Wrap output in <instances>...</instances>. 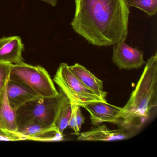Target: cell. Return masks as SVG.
Instances as JSON below:
<instances>
[{"label": "cell", "mask_w": 157, "mask_h": 157, "mask_svg": "<svg viewBox=\"0 0 157 157\" xmlns=\"http://www.w3.org/2000/svg\"><path fill=\"white\" fill-rule=\"evenodd\" d=\"M54 81L73 104L80 106L91 102L101 101L71 72L67 63L60 64Z\"/></svg>", "instance_id": "5b68a950"}, {"label": "cell", "mask_w": 157, "mask_h": 157, "mask_svg": "<svg viewBox=\"0 0 157 157\" xmlns=\"http://www.w3.org/2000/svg\"><path fill=\"white\" fill-rule=\"evenodd\" d=\"M73 111V104L67 96L61 104L55 123V128L59 134L63 135L68 126Z\"/></svg>", "instance_id": "5bb4252c"}, {"label": "cell", "mask_w": 157, "mask_h": 157, "mask_svg": "<svg viewBox=\"0 0 157 157\" xmlns=\"http://www.w3.org/2000/svg\"><path fill=\"white\" fill-rule=\"evenodd\" d=\"M11 65L10 63L0 62V96L7 87V83L10 79Z\"/></svg>", "instance_id": "2e32d148"}, {"label": "cell", "mask_w": 157, "mask_h": 157, "mask_svg": "<svg viewBox=\"0 0 157 157\" xmlns=\"http://www.w3.org/2000/svg\"><path fill=\"white\" fill-rule=\"evenodd\" d=\"M126 2L129 7L140 9L150 17L157 13V0H126Z\"/></svg>", "instance_id": "9a60e30c"}, {"label": "cell", "mask_w": 157, "mask_h": 157, "mask_svg": "<svg viewBox=\"0 0 157 157\" xmlns=\"http://www.w3.org/2000/svg\"><path fill=\"white\" fill-rule=\"evenodd\" d=\"M24 45L19 36L0 38V62L11 64L24 62L22 53Z\"/></svg>", "instance_id": "9c48e42d"}, {"label": "cell", "mask_w": 157, "mask_h": 157, "mask_svg": "<svg viewBox=\"0 0 157 157\" xmlns=\"http://www.w3.org/2000/svg\"><path fill=\"white\" fill-rule=\"evenodd\" d=\"M128 129L121 128L110 129L105 125L79 134L77 140L81 141H109L126 139L130 137Z\"/></svg>", "instance_id": "30bf717a"}, {"label": "cell", "mask_w": 157, "mask_h": 157, "mask_svg": "<svg viewBox=\"0 0 157 157\" xmlns=\"http://www.w3.org/2000/svg\"><path fill=\"white\" fill-rule=\"evenodd\" d=\"M10 80L25 86L42 98L55 97L59 94L49 73L41 66L24 62L12 64Z\"/></svg>", "instance_id": "3957f363"}, {"label": "cell", "mask_w": 157, "mask_h": 157, "mask_svg": "<svg viewBox=\"0 0 157 157\" xmlns=\"http://www.w3.org/2000/svg\"><path fill=\"white\" fill-rule=\"evenodd\" d=\"M0 140L1 141H19L22 140L21 138L13 134H9L0 128Z\"/></svg>", "instance_id": "ac0fdd59"}, {"label": "cell", "mask_w": 157, "mask_h": 157, "mask_svg": "<svg viewBox=\"0 0 157 157\" xmlns=\"http://www.w3.org/2000/svg\"><path fill=\"white\" fill-rule=\"evenodd\" d=\"M17 134L23 140L53 141L63 139L62 135L59 134L56 128L47 127L34 122H28L19 126Z\"/></svg>", "instance_id": "ba28073f"}, {"label": "cell", "mask_w": 157, "mask_h": 157, "mask_svg": "<svg viewBox=\"0 0 157 157\" xmlns=\"http://www.w3.org/2000/svg\"><path fill=\"white\" fill-rule=\"evenodd\" d=\"M0 127L6 133L16 135L23 140L17 134L18 126L16 111L12 108L8 101L7 87L0 96Z\"/></svg>", "instance_id": "4fadbf2b"}, {"label": "cell", "mask_w": 157, "mask_h": 157, "mask_svg": "<svg viewBox=\"0 0 157 157\" xmlns=\"http://www.w3.org/2000/svg\"><path fill=\"white\" fill-rule=\"evenodd\" d=\"M67 95L60 90L58 95L50 98L39 97L28 102L16 111L18 126L30 122L55 128L56 119Z\"/></svg>", "instance_id": "277c9868"}, {"label": "cell", "mask_w": 157, "mask_h": 157, "mask_svg": "<svg viewBox=\"0 0 157 157\" xmlns=\"http://www.w3.org/2000/svg\"><path fill=\"white\" fill-rule=\"evenodd\" d=\"M7 96L10 105L16 111L28 102L41 97L25 86L10 79L7 83Z\"/></svg>", "instance_id": "8fae6325"}, {"label": "cell", "mask_w": 157, "mask_h": 157, "mask_svg": "<svg viewBox=\"0 0 157 157\" xmlns=\"http://www.w3.org/2000/svg\"><path fill=\"white\" fill-rule=\"evenodd\" d=\"M80 107L85 108L90 113L92 124L94 125L97 126L104 122L119 124V117L122 112V107L102 101L84 104Z\"/></svg>", "instance_id": "52a82bcc"}, {"label": "cell", "mask_w": 157, "mask_h": 157, "mask_svg": "<svg viewBox=\"0 0 157 157\" xmlns=\"http://www.w3.org/2000/svg\"><path fill=\"white\" fill-rule=\"evenodd\" d=\"M73 108H74V113H75L77 126L79 130L80 131L82 125L83 123H84L85 118L82 113L80 110V106L79 105H78L73 104Z\"/></svg>", "instance_id": "e0dca14e"}, {"label": "cell", "mask_w": 157, "mask_h": 157, "mask_svg": "<svg viewBox=\"0 0 157 157\" xmlns=\"http://www.w3.org/2000/svg\"><path fill=\"white\" fill-rule=\"evenodd\" d=\"M48 3L53 7H55L57 4L59 0H39Z\"/></svg>", "instance_id": "d6986e66"}, {"label": "cell", "mask_w": 157, "mask_h": 157, "mask_svg": "<svg viewBox=\"0 0 157 157\" xmlns=\"http://www.w3.org/2000/svg\"><path fill=\"white\" fill-rule=\"evenodd\" d=\"M157 105V54L150 58L128 101L119 115L121 128H139Z\"/></svg>", "instance_id": "7a4b0ae2"}, {"label": "cell", "mask_w": 157, "mask_h": 157, "mask_svg": "<svg viewBox=\"0 0 157 157\" xmlns=\"http://www.w3.org/2000/svg\"><path fill=\"white\" fill-rule=\"evenodd\" d=\"M70 70L101 101H106L107 93L103 90V82L96 78L85 67L80 64L69 66Z\"/></svg>", "instance_id": "7c38bea8"}, {"label": "cell", "mask_w": 157, "mask_h": 157, "mask_svg": "<svg viewBox=\"0 0 157 157\" xmlns=\"http://www.w3.org/2000/svg\"><path fill=\"white\" fill-rule=\"evenodd\" d=\"M112 59L120 70H131L141 67L145 63L142 52L128 45L125 42L114 45Z\"/></svg>", "instance_id": "8992f818"}, {"label": "cell", "mask_w": 157, "mask_h": 157, "mask_svg": "<svg viewBox=\"0 0 157 157\" xmlns=\"http://www.w3.org/2000/svg\"><path fill=\"white\" fill-rule=\"evenodd\" d=\"M72 29L89 44L98 47L125 42L130 11L126 0H74Z\"/></svg>", "instance_id": "6da1fadb"}]
</instances>
